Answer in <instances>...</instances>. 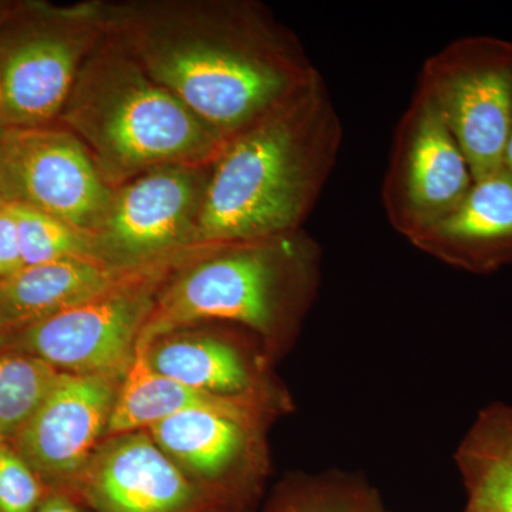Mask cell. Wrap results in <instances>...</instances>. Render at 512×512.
I'll use <instances>...</instances> for the list:
<instances>
[{
  "label": "cell",
  "mask_w": 512,
  "mask_h": 512,
  "mask_svg": "<svg viewBox=\"0 0 512 512\" xmlns=\"http://www.w3.org/2000/svg\"><path fill=\"white\" fill-rule=\"evenodd\" d=\"M107 36L151 79L232 137L322 79L298 37L248 0L104 6Z\"/></svg>",
  "instance_id": "obj_1"
},
{
  "label": "cell",
  "mask_w": 512,
  "mask_h": 512,
  "mask_svg": "<svg viewBox=\"0 0 512 512\" xmlns=\"http://www.w3.org/2000/svg\"><path fill=\"white\" fill-rule=\"evenodd\" d=\"M342 141V120L323 79L232 137L211 165L194 244L215 247L303 229Z\"/></svg>",
  "instance_id": "obj_2"
},
{
  "label": "cell",
  "mask_w": 512,
  "mask_h": 512,
  "mask_svg": "<svg viewBox=\"0 0 512 512\" xmlns=\"http://www.w3.org/2000/svg\"><path fill=\"white\" fill-rule=\"evenodd\" d=\"M59 120L111 188L168 165L214 163L228 143L107 33L83 63Z\"/></svg>",
  "instance_id": "obj_3"
},
{
  "label": "cell",
  "mask_w": 512,
  "mask_h": 512,
  "mask_svg": "<svg viewBox=\"0 0 512 512\" xmlns=\"http://www.w3.org/2000/svg\"><path fill=\"white\" fill-rule=\"evenodd\" d=\"M211 249L158 296L138 342L151 346L201 320H228L271 336L305 313L319 289L320 247L303 229Z\"/></svg>",
  "instance_id": "obj_4"
},
{
  "label": "cell",
  "mask_w": 512,
  "mask_h": 512,
  "mask_svg": "<svg viewBox=\"0 0 512 512\" xmlns=\"http://www.w3.org/2000/svg\"><path fill=\"white\" fill-rule=\"evenodd\" d=\"M416 90L446 121L474 181L503 167L512 124L511 40H453L424 62Z\"/></svg>",
  "instance_id": "obj_5"
},
{
  "label": "cell",
  "mask_w": 512,
  "mask_h": 512,
  "mask_svg": "<svg viewBox=\"0 0 512 512\" xmlns=\"http://www.w3.org/2000/svg\"><path fill=\"white\" fill-rule=\"evenodd\" d=\"M0 45V127H45L59 119L83 63L106 36L104 5L50 8Z\"/></svg>",
  "instance_id": "obj_6"
},
{
  "label": "cell",
  "mask_w": 512,
  "mask_h": 512,
  "mask_svg": "<svg viewBox=\"0 0 512 512\" xmlns=\"http://www.w3.org/2000/svg\"><path fill=\"white\" fill-rule=\"evenodd\" d=\"M0 188L22 204L92 235L113 188L87 148L64 127H0Z\"/></svg>",
  "instance_id": "obj_7"
},
{
  "label": "cell",
  "mask_w": 512,
  "mask_h": 512,
  "mask_svg": "<svg viewBox=\"0 0 512 512\" xmlns=\"http://www.w3.org/2000/svg\"><path fill=\"white\" fill-rule=\"evenodd\" d=\"M150 272L148 266L116 288L20 330L10 336L13 348L67 373L126 376L156 302Z\"/></svg>",
  "instance_id": "obj_8"
},
{
  "label": "cell",
  "mask_w": 512,
  "mask_h": 512,
  "mask_svg": "<svg viewBox=\"0 0 512 512\" xmlns=\"http://www.w3.org/2000/svg\"><path fill=\"white\" fill-rule=\"evenodd\" d=\"M473 184L446 121L416 90L394 130L384 174L382 202L390 225L410 241L450 214Z\"/></svg>",
  "instance_id": "obj_9"
},
{
  "label": "cell",
  "mask_w": 512,
  "mask_h": 512,
  "mask_svg": "<svg viewBox=\"0 0 512 512\" xmlns=\"http://www.w3.org/2000/svg\"><path fill=\"white\" fill-rule=\"evenodd\" d=\"M211 165H168L113 188L93 234L97 258L123 269L146 268L173 249L194 244Z\"/></svg>",
  "instance_id": "obj_10"
},
{
  "label": "cell",
  "mask_w": 512,
  "mask_h": 512,
  "mask_svg": "<svg viewBox=\"0 0 512 512\" xmlns=\"http://www.w3.org/2000/svg\"><path fill=\"white\" fill-rule=\"evenodd\" d=\"M116 397L109 377L60 373L36 412L13 436L15 450L37 476H74L87 466L107 431Z\"/></svg>",
  "instance_id": "obj_11"
},
{
  "label": "cell",
  "mask_w": 512,
  "mask_h": 512,
  "mask_svg": "<svg viewBox=\"0 0 512 512\" xmlns=\"http://www.w3.org/2000/svg\"><path fill=\"white\" fill-rule=\"evenodd\" d=\"M409 242L470 274H493L512 265V175L501 167L474 181L450 214Z\"/></svg>",
  "instance_id": "obj_12"
},
{
  "label": "cell",
  "mask_w": 512,
  "mask_h": 512,
  "mask_svg": "<svg viewBox=\"0 0 512 512\" xmlns=\"http://www.w3.org/2000/svg\"><path fill=\"white\" fill-rule=\"evenodd\" d=\"M146 268L123 269L97 256L22 266L0 279V329L10 339L40 320L116 288Z\"/></svg>",
  "instance_id": "obj_13"
},
{
  "label": "cell",
  "mask_w": 512,
  "mask_h": 512,
  "mask_svg": "<svg viewBox=\"0 0 512 512\" xmlns=\"http://www.w3.org/2000/svg\"><path fill=\"white\" fill-rule=\"evenodd\" d=\"M89 485L103 512H180L192 500L187 478L144 434L104 450Z\"/></svg>",
  "instance_id": "obj_14"
},
{
  "label": "cell",
  "mask_w": 512,
  "mask_h": 512,
  "mask_svg": "<svg viewBox=\"0 0 512 512\" xmlns=\"http://www.w3.org/2000/svg\"><path fill=\"white\" fill-rule=\"evenodd\" d=\"M147 349L148 346L137 343L136 356L117 392L107 433L151 427L174 414L195 409L254 416V404L247 397L201 392L156 372L148 363Z\"/></svg>",
  "instance_id": "obj_15"
},
{
  "label": "cell",
  "mask_w": 512,
  "mask_h": 512,
  "mask_svg": "<svg viewBox=\"0 0 512 512\" xmlns=\"http://www.w3.org/2000/svg\"><path fill=\"white\" fill-rule=\"evenodd\" d=\"M454 461L466 488V511L512 512V404L481 409Z\"/></svg>",
  "instance_id": "obj_16"
},
{
  "label": "cell",
  "mask_w": 512,
  "mask_h": 512,
  "mask_svg": "<svg viewBox=\"0 0 512 512\" xmlns=\"http://www.w3.org/2000/svg\"><path fill=\"white\" fill-rule=\"evenodd\" d=\"M254 416L187 410L148 427L154 443L202 476H220L247 447Z\"/></svg>",
  "instance_id": "obj_17"
},
{
  "label": "cell",
  "mask_w": 512,
  "mask_h": 512,
  "mask_svg": "<svg viewBox=\"0 0 512 512\" xmlns=\"http://www.w3.org/2000/svg\"><path fill=\"white\" fill-rule=\"evenodd\" d=\"M156 372L192 389L218 396L245 397L252 379L241 355L224 340L184 338L148 346Z\"/></svg>",
  "instance_id": "obj_18"
},
{
  "label": "cell",
  "mask_w": 512,
  "mask_h": 512,
  "mask_svg": "<svg viewBox=\"0 0 512 512\" xmlns=\"http://www.w3.org/2000/svg\"><path fill=\"white\" fill-rule=\"evenodd\" d=\"M59 369L25 353L0 356V431L13 437L60 376Z\"/></svg>",
  "instance_id": "obj_19"
},
{
  "label": "cell",
  "mask_w": 512,
  "mask_h": 512,
  "mask_svg": "<svg viewBox=\"0 0 512 512\" xmlns=\"http://www.w3.org/2000/svg\"><path fill=\"white\" fill-rule=\"evenodd\" d=\"M15 220L23 266L73 256H97L92 235L22 204L5 205Z\"/></svg>",
  "instance_id": "obj_20"
},
{
  "label": "cell",
  "mask_w": 512,
  "mask_h": 512,
  "mask_svg": "<svg viewBox=\"0 0 512 512\" xmlns=\"http://www.w3.org/2000/svg\"><path fill=\"white\" fill-rule=\"evenodd\" d=\"M284 512H392L376 488L353 474L318 473L302 485Z\"/></svg>",
  "instance_id": "obj_21"
},
{
  "label": "cell",
  "mask_w": 512,
  "mask_h": 512,
  "mask_svg": "<svg viewBox=\"0 0 512 512\" xmlns=\"http://www.w3.org/2000/svg\"><path fill=\"white\" fill-rule=\"evenodd\" d=\"M42 487L33 468L15 448L0 446V512H36Z\"/></svg>",
  "instance_id": "obj_22"
},
{
  "label": "cell",
  "mask_w": 512,
  "mask_h": 512,
  "mask_svg": "<svg viewBox=\"0 0 512 512\" xmlns=\"http://www.w3.org/2000/svg\"><path fill=\"white\" fill-rule=\"evenodd\" d=\"M18 231L6 207L0 208V279L22 268Z\"/></svg>",
  "instance_id": "obj_23"
},
{
  "label": "cell",
  "mask_w": 512,
  "mask_h": 512,
  "mask_svg": "<svg viewBox=\"0 0 512 512\" xmlns=\"http://www.w3.org/2000/svg\"><path fill=\"white\" fill-rule=\"evenodd\" d=\"M36 512H79L77 508L62 495H50L42 500Z\"/></svg>",
  "instance_id": "obj_24"
},
{
  "label": "cell",
  "mask_w": 512,
  "mask_h": 512,
  "mask_svg": "<svg viewBox=\"0 0 512 512\" xmlns=\"http://www.w3.org/2000/svg\"><path fill=\"white\" fill-rule=\"evenodd\" d=\"M503 168L508 174L512 175V124L510 134H508L507 144H505Z\"/></svg>",
  "instance_id": "obj_25"
},
{
  "label": "cell",
  "mask_w": 512,
  "mask_h": 512,
  "mask_svg": "<svg viewBox=\"0 0 512 512\" xmlns=\"http://www.w3.org/2000/svg\"><path fill=\"white\" fill-rule=\"evenodd\" d=\"M9 342V335L5 332V330L0 329V349Z\"/></svg>",
  "instance_id": "obj_26"
},
{
  "label": "cell",
  "mask_w": 512,
  "mask_h": 512,
  "mask_svg": "<svg viewBox=\"0 0 512 512\" xmlns=\"http://www.w3.org/2000/svg\"><path fill=\"white\" fill-rule=\"evenodd\" d=\"M3 10H5V6H2V3H0V25H2L3 20H5V13H3Z\"/></svg>",
  "instance_id": "obj_27"
},
{
  "label": "cell",
  "mask_w": 512,
  "mask_h": 512,
  "mask_svg": "<svg viewBox=\"0 0 512 512\" xmlns=\"http://www.w3.org/2000/svg\"><path fill=\"white\" fill-rule=\"evenodd\" d=\"M5 205H6L5 198H3L2 188H0V208L5 207Z\"/></svg>",
  "instance_id": "obj_28"
},
{
  "label": "cell",
  "mask_w": 512,
  "mask_h": 512,
  "mask_svg": "<svg viewBox=\"0 0 512 512\" xmlns=\"http://www.w3.org/2000/svg\"><path fill=\"white\" fill-rule=\"evenodd\" d=\"M5 439H6V437H5V436H3L2 431H0V446H2V444H5V441H3V440H5Z\"/></svg>",
  "instance_id": "obj_29"
},
{
  "label": "cell",
  "mask_w": 512,
  "mask_h": 512,
  "mask_svg": "<svg viewBox=\"0 0 512 512\" xmlns=\"http://www.w3.org/2000/svg\"><path fill=\"white\" fill-rule=\"evenodd\" d=\"M0 99H2V96H0Z\"/></svg>",
  "instance_id": "obj_30"
},
{
  "label": "cell",
  "mask_w": 512,
  "mask_h": 512,
  "mask_svg": "<svg viewBox=\"0 0 512 512\" xmlns=\"http://www.w3.org/2000/svg\"><path fill=\"white\" fill-rule=\"evenodd\" d=\"M464 512H468V511L464 510Z\"/></svg>",
  "instance_id": "obj_31"
}]
</instances>
